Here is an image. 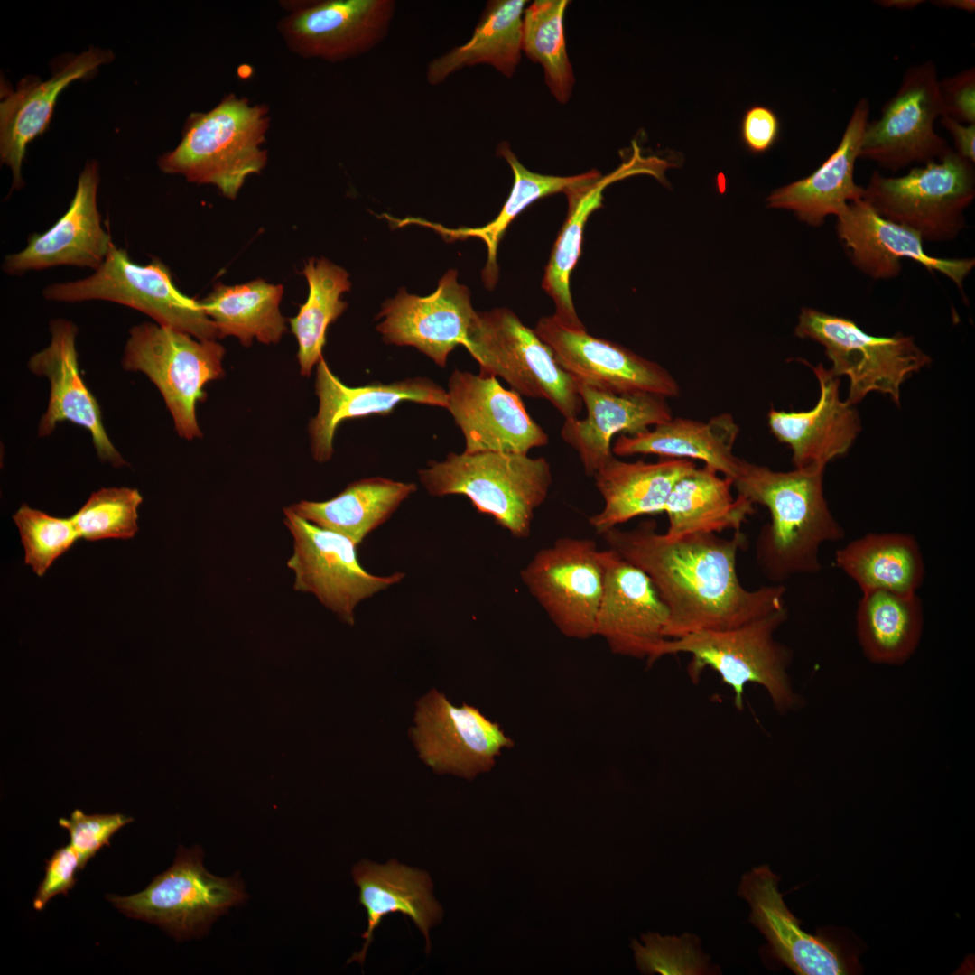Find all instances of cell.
<instances>
[{"label":"cell","mask_w":975,"mask_h":975,"mask_svg":"<svg viewBox=\"0 0 975 975\" xmlns=\"http://www.w3.org/2000/svg\"><path fill=\"white\" fill-rule=\"evenodd\" d=\"M283 513L293 538V552L287 561L294 572L293 589L313 594L344 622L353 625L359 602L404 578L403 572L369 573L359 563L357 545L350 539L303 519L289 507Z\"/></svg>","instance_id":"obj_13"},{"label":"cell","mask_w":975,"mask_h":975,"mask_svg":"<svg viewBox=\"0 0 975 975\" xmlns=\"http://www.w3.org/2000/svg\"><path fill=\"white\" fill-rule=\"evenodd\" d=\"M856 610L857 638L872 663L900 665L916 651L923 634L924 608L917 593L861 592Z\"/></svg>","instance_id":"obj_37"},{"label":"cell","mask_w":975,"mask_h":975,"mask_svg":"<svg viewBox=\"0 0 975 975\" xmlns=\"http://www.w3.org/2000/svg\"><path fill=\"white\" fill-rule=\"evenodd\" d=\"M836 230L851 263L876 280L896 277L902 259H911L929 272L951 279L963 294V283L975 266L974 258L929 255L915 231L878 214L865 200L850 202L837 217Z\"/></svg>","instance_id":"obj_22"},{"label":"cell","mask_w":975,"mask_h":975,"mask_svg":"<svg viewBox=\"0 0 975 975\" xmlns=\"http://www.w3.org/2000/svg\"><path fill=\"white\" fill-rule=\"evenodd\" d=\"M779 879L762 865L746 873L738 888L750 905V922L767 940L772 956L799 975L859 973L861 949L841 930L804 932L778 890Z\"/></svg>","instance_id":"obj_12"},{"label":"cell","mask_w":975,"mask_h":975,"mask_svg":"<svg viewBox=\"0 0 975 975\" xmlns=\"http://www.w3.org/2000/svg\"><path fill=\"white\" fill-rule=\"evenodd\" d=\"M50 332L49 346L33 354L28 363L30 370L47 377L51 385L48 406L39 423V435L48 436L57 423L70 421L90 432L102 461L116 468L125 465L106 432L96 398L81 377L76 349L77 326L70 320L56 319L50 323Z\"/></svg>","instance_id":"obj_25"},{"label":"cell","mask_w":975,"mask_h":975,"mask_svg":"<svg viewBox=\"0 0 975 975\" xmlns=\"http://www.w3.org/2000/svg\"><path fill=\"white\" fill-rule=\"evenodd\" d=\"M924 1L921 0H881L878 5L884 7H895L896 9H913Z\"/></svg>","instance_id":"obj_51"},{"label":"cell","mask_w":975,"mask_h":975,"mask_svg":"<svg viewBox=\"0 0 975 975\" xmlns=\"http://www.w3.org/2000/svg\"><path fill=\"white\" fill-rule=\"evenodd\" d=\"M633 148L634 153L629 160L614 172L565 192L568 215L554 243L542 287L555 304L553 316L569 328L586 329L572 302L570 279L580 257L584 227L590 215L602 206L603 190L614 181L639 173L652 174L665 182L664 172L671 167V163L655 156H642L636 142H633Z\"/></svg>","instance_id":"obj_30"},{"label":"cell","mask_w":975,"mask_h":975,"mask_svg":"<svg viewBox=\"0 0 975 975\" xmlns=\"http://www.w3.org/2000/svg\"><path fill=\"white\" fill-rule=\"evenodd\" d=\"M45 299L61 302L108 301L138 310L157 324L182 331L200 340L218 337L213 321L200 302L174 285L169 269L159 260L141 265L127 252L111 246L105 261L94 273L80 280L46 286Z\"/></svg>","instance_id":"obj_9"},{"label":"cell","mask_w":975,"mask_h":975,"mask_svg":"<svg viewBox=\"0 0 975 975\" xmlns=\"http://www.w3.org/2000/svg\"><path fill=\"white\" fill-rule=\"evenodd\" d=\"M568 0H535L524 11L522 51L544 70L553 97L565 104L571 96L574 75L568 58L564 14Z\"/></svg>","instance_id":"obj_42"},{"label":"cell","mask_w":975,"mask_h":975,"mask_svg":"<svg viewBox=\"0 0 975 975\" xmlns=\"http://www.w3.org/2000/svg\"><path fill=\"white\" fill-rule=\"evenodd\" d=\"M942 116L975 124V69L963 70L939 80Z\"/></svg>","instance_id":"obj_47"},{"label":"cell","mask_w":975,"mask_h":975,"mask_svg":"<svg viewBox=\"0 0 975 975\" xmlns=\"http://www.w3.org/2000/svg\"><path fill=\"white\" fill-rule=\"evenodd\" d=\"M779 132L778 116L768 107L751 106L742 116L741 141L753 153H764L771 149L779 137Z\"/></svg>","instance_id":"obj_48"},{"label":"cell","mask_w":975,"mask_h":975,"mask_svg":"<svg viewBox=\"0 0 975 975\" xmlns=\"http://www.w3.org/2000/svg\"><path fill=\"white\" fill-rule=\"evenodd\" d=\"M359 888V903L367 915V928L360 952L348 961L364 962L373 933L387 915L401 913L409 916L422 933L429 951V930L441 917V907L434 899L428 874L391 860L384 865L363 860L352 870Z\"/></svg>","instance_id":"obj_32"},{"label":"cell","mask_w":975,"mask_h":975,"mask_svg":"<svg viewBox=\"0 0 975 975\" xmlns=\"http://www.w3.org/2000/svg\"><path fill=\"white\" fill-rule=\"evenodd\" d=\"M81 870L78 853L69 844L57 849L46 861L45 876L33 899V908L42 910L56 895H68L76 884V872Z\"/></svg>","instance_id":"obj_46"},{"label":"cell","mask_w":975,"mask_h":975,"mask_svg":"<svg viewBox=\"0 0 975 975\" xmlns=\"http://www.w3.org/2000/svg\"><path fill=\"white\" fill-rule=\"evenodd\" d=\"M601 559L604 581L594 636L614 654L652 664L666 639L669 610L643 571L609 548L601 551Z\"/></svg>","instance_id":"obj_20"},{"label":"cell","mask_w":975,"mask_h":975,"mask_svg":"<svg viewBox=\"0 0 975 975\" xmlns=\"http://www.w3.org/2000/svg\"><path fill=\"white\" fill-rule=\"evenodd\" d=\"M416 488L414 483L373 477L350 483L329 500H302L288 507L303 519L348 537L358 546Z\"/></svg>","instance_id":"obj_39"},{"label":"cell","mask_w":975,"mask_h":975,"mask_svg":"<svg viewBox=\"0 0 975 975\" xmlns=\"http://www.w3.org/2000/svg\"><path fill=\"white\" fill-rule=\"evenodd\" d=\"M410 735L420 758L436 773L472 779L489 771L502 749L514 746L500 726L478 708L452 705L432 689L417 701Z\"/></svg>","instance_id":"obj_17"},{"label":"cell","mask_w":975,"mask_h":975,"mask_svg":"<svg viewBox=\"0 0 975 975\" xmlns=\"http://www.w3.org/2000/svg\"><path fill=\"white\" fill-rule=\"evenodd\" d=\"M733 481L706 465L684 474L664 506L669 526L664 534L680 538L692 534L740 531L754 512V504L731 493Z\"/></svg>","instance_id":"obj_35"},{"label":"cell","mask_w":975,"mask_h":975,"mask_svg":"<svg viewBox=\"0 0 975 975\" xmlns=\"http://www.w3.org/2000/svg\"><path fill=\"white\" fill-rule=\"evenodd\" d=\"M520 578L562 635L576 639L594 636L604 569L593 540L557 539L533 556Z\"/></svg>","instance_id":"obj_14"},{"label":"cell","mask_w":975,"mask_h":975,"mask_svg":"<svg viewBox=\"0 0 975 975\" xmlns=\"http://www.w3.org/2000/svg\"><path fill=\"white\" fill-rule=\"evenodd\" d=\"M835 564L860 589L917 593L925 564L915 537L905 533H868L835 553Z\"/></svg>","instance_id":"obj_36"},{"label":"cell","mask_w":975,"mask_h":975,"mask_svg":"<svg viewBox=\"0 0 975 975\" xmlns=\"http://www.w3.org/2000/svg\"><path fill=\"white\" fill-rule=\"evenodd\" d=\"M941 124L951 134L957 153L970 162H975V124H964L948 116L941 117Z\"/></svg>","instance_id":"obj_49"},{"label":"cell","mask_w":975,"mask_h":975,"mask_svg":"<svg viewBox=\"0 0 975 975\" xmlns=\"http://www.w3.org/2000/svg\"><path fill=\"white\" fill-rule=\"evenodd\" d=\"M456 270H449L428 296L409 294L401 288L382 304L376 326L387 344L412 346L444 367L449 354L465 347L477 313L468 287L457 281Z\"/></svg>","instance_id":"obj_21"},{"label":"cell","mask_w":975,"mask_h":975,"mask_svg":"<svg viewBox=\"0 0 975 975\" xmlns=\"http://www.w3.org/2000/svg\"><path fill=\"white\" fill-rule=\"evenodd\" d=\"M608 548L643 571L669 610L666 638L731 629L785 607L781 584L747 590L737 572L746 536L692 534L669 538L655 522L602 534Z\"/></svg>","instance_id":"obj_1"},{"label":"cell","mask_w":975,"mask_h":975,"mask_svg":"<svg viewBox=\"0 0 975 975\" xmlns=\"http://www.w3.org/2000/svg\"><path fill=\"white\" fill-rule=\"evenodd\" d=\"M820 395L808 411H783L772 408L767 424L776 440L792 450L795 469H825L832 460L845 455L860 431L859 413L853 405L840 398V380L822 363L812 366Z\"/></svg>","instance_id":"obj_27"},{"label":"cell","mask_w":975,"mask_h":975,"mask_svg":"<svg viewBox=\"0 0 975 975\" xmlns=\"http://www.w3.org/2000/svg\"><path fill=\"white\" fill-rule=\"evenodd\" d=\"M794 333L823 346L831 374L850 380L845 402L853 406L870 392L887 395L899 405L902 384L931 362L912 336H873L850 319L812 308L802 309Z\"/></svg>","instance_id":"obj_8"},{"label":"cell","mask_w":975,"mask_h":975,"mask_svg":"<svg viewBox=\"0 0 975 975\" xmlns=\"http://www.w3.org/2000/svg\"><path fill=\"white\" fill-rule=\"evenodd\" d=\"M302 274L309 284L308 298L290 323L298 342L300 372L309 376L322 358L329 325L348 306L340 297L351 283L345 269L325 258L309 260Z\"/></svg>","instance_id":"obj_41"},{"label":"cell","mask_w":975,"mask_h":975,"mask_svg":"<svg viewBox=\"0 0 975 975\" xmlns=\"http://www.w3.org/2000/svg\"><path fill=\"white\" fill-rule=\"evenodd\" d=\"M786 618L785 606L731 629L666 638L654 662L669 655L689 654L691 680L697 682L707 668L715 671L733 691L738 710L743 709L745 686L755 683L766 691L777 711L786 713L799 704L788 674L790 651L775 638Z\"/></svg>","instance_id":"obj_5"},{"label":"cell","mask_w":975,"mask_h":975,"mask_svg":"<svg viewBox=\"0 0 975 975\" xmlns=\"http://www.w3.org/2000/svg\"><path fill=\"white\" fill-rule=\"evenodd\" d=\"M283 292L282 285L261 279L233 286L218 283L200 303L219 338L237 337L246 347L254 339L271 344L286 331L279 308Z\"/></svg>","instance_id":"obj_40"},{"label":"cell","mask_w":975,"mask_h":975,"mask_svg":"<svg viewBox=\"0 0 975 975\" xmlns=\"http://www.w3.org/2000/svg\"><path fill=\"white\" fill-rule=\"evenodd\" d=\"M112 59L110 51L90 47L59 61L47 80L30 75L23 78L15 89L1 84L0 159L12 172L13 189L23 186L21 170L26 147L47 128L61 91L74 80L91 76Z\"/></svg>","instance_id":"obj_24"},{"label":"cell","mask_w":975,"mask_h":975,"mask_svg":"<svg viewBox=\"0 0 975 975\" xmlns=\"http://www.w3.org/2000/svg\"><path fill=\"white\" fill-rule=\"evenodd\" d=\"M497 154L503 157L514 174V184L505 204L495 219L478 228H449L419 218H392L395 227L417 224L436 231L448 242L468 237L480 238L487 246L488 259L482 271V280L488 289H493L498 279L497 262V247L509 224L530 204L545 196L566 192L571 188L595 181L601 177L599 172L590 170L573 176H553L531 172L517 159L508 143L501 142Z\"/></svg>","instance_id":"obj_34"},{"label":"cell","mask_w":975,"mask_h":975,"mask_svg":"<svg viewBox=\"0 0 975 975\" xmlns=\"http://www.w3.org/2000/svg\"><path fill=\"white\" fill-rule=\"evenodd\" d=\"M13 518L24 549V562L39 577L79 539L71 517L52 516L23 505Z\"/></svg>","instance_id":"obj_44"},{"label":"cell","mask_w":975,"mask_h":975,"mask_svg":"<svg viewBox=\"0 0 975 975\" xmlns=\"http://www.w3.org/2000/svg\"><path fill=\"white\" fill-rule=\"evenodd\" d=\"M418 475L432 496L463 495L516 538L529 536L552 482L546 459L493 451L450 452L444 460L429 461Z\"/></svg>","instance_id":"obj_4"},{"label":"cell","mask_w":975,"mask_h":975,"mask_svg":"<svg viewBox=\"0 0 975 975\" xmlns=\"http://www.w3.org/2000/svg\"><path fill=\"white\" fill-rule=\"evenodd\" d=\"M199 847L180 846L173 864L148 887L107 899L127 916L158 924L178 939L200 935L218 915L246 898L237 878H219L202 864Z\"/></svg>","instance_id":"obj_11"},{"label":"cell","mask_w":975,"mask_h":975,"mask_svg":"<svg viewBox=\"0 0 975 975\" xmlns=\"http://www.w3.org/2000/svg\"><path fill=\"white\" fill-rule=\"evenodd\" d=\"M939 80L931 60L908 68L879 118L868 120L859 158L894 172L913 162L939 159L949 148L934 129L942 116Z\"/></svg>","instance_id":"obj_15"},{"label":"cell","mask_w":975,"mask_h":975,"mask_svg":"<svg viewBox=\"0 0 975 975\" xmlns=\"http://www.w3.org/2000/svg\"><path fill=\"white\" fill-rule=\"evenodd\" d=\"M269 126L266 105L228 94L210 110L190 114L180 144L158 165L190 182L213 185L234 200L246 180L266 165Z\"/></svg>","instance_id":"obj_3"},{"label":"cell","mask_w":975,"mask_h":975,"mask_svg":"<svg viewBox=\"0 0 975 975\" xmlns=\"http://www.w3.org/2000/svg\"><path fill=\"white\" fill-rule=\"evenodd\" d=\"M936 6L955 8L973 13L975 9L974 0H936L932 2Z\"/></svg>","instance_id":"obj_50"},{"label":"cell","mask_w":975,"mask_h":975,"mask_svg":"<svg viewBox=\"0 0 975 975\" xmlns=\"http://www.w3.org/2000/svg\"><path fill=\"white\" fill-rule=\"evenodd\" d=\"M738 432L739 428L729 413L719 414L706 422L672 417L644 432L620 435L614 442L612 453L698 460L733 479L741 460L733 453Z\"/></svg>","instance_id":"obj_33"},{"label":"cell","mask_w":975,"mask_h":975,"mask_svg":"<svg viewBox=\"0 0 975 975\" xmlns=\"http://www.w3.org/2000/svg\"><path fill=\"white\" fill-rule=\"evenodd\" d=\"M98 163L87 162L68 210L48 230L32 235L23 250L6 255L4 272L19 275L59 265L98 269L113 246L98 209Z\"/></svg>","instance_id":"obj_23"},{"label":"cell","mask_w":975,"mask_h":975,"mask_svg":"<svg viewBox=\"0 0 975 975\" xmlns=\"http://www.w3.org/2000/svg\"><path fill=\"white\" fill-rule=\"evenodd\" d=\"M576 385L587 416L565 419L561 436L577 451L589 476H593L614 455L611 440L616 434L636 435L673 417L667 398L662 395L616 394Z\"/></svg>","instance_id":"obj_28"},{"label":"cell","mask_w":975,"mask_h":975,"mask_svg":"<svg viewBox=\"0 0 975 975\" xmlns=\"http://www.w3.org/2000/svg\"><path fill=\"white\" fill-rule=\"evenodd\" d=\"M143 497L137 489L101 488L72 516L79 538L95 542L102 539H129L138 531L137 509Z\"/></svg>","instance_id":"obj_43"},{"label":"cell","mask_w":975,"mask_h":975,"mask_svg":"<svg viewBox=\"0 0 975 975\" xmlns=\"http://www.w3.org/2000/svg\"><path fill=\"white\" fill-rule=\"evenodd\" d=\"M278 23L287 47L303 58L330 62L362 55L387 35L393 0L300 1Z\"/></svg>","instance_id":"obj_16"},{"label":"cell","mask_w":975,"mask_h":975,"mask_svg":"<svg viewBox=\"0 0 975 975\" xmlns=\"http://www.w3.org/2000/svg\"><path fill=\"white\" fill-rule=\"evenodd\" d=\"M534 331L575 383L616 394L680 395L677 381L661 365L586 329L569 328L552 315L541 318Z\"/></svg>","instance_id":"obj_18"},{"label":"cell","mask_w":975,"mask_h":975,"mask_svg":"<svg viewBox=\"0 0 975 975\" xmlns=\"http://www.w3.org/2000/svg\"><path fill=\"white\" fill-rule=\"evenodd\" d=\"M697 467L687 459L626 462L614 455L593 475L604 506L590 517L600 535L635 517L664 513L675 483Z\"/></svg>","instance_id":"obj_31"},{"label":"cell","mask_w":975,"mask_h":975,"mask_svg":"<svg viewBox=\"0 0 975 975\" xmlns=\"http://www.w3.org/2000/svg\"><path fill=\"white\" fill-rule=\"evenodd\" d=\"M869 111L868 100L859 98L833 153L811 175L771 192L767 207L792 210L801 221L820 226L862 199L864 187L855 182L854 167Z\"/></svg>","instance_id":"obj_29"},{"label":"cell","mask_w":975,"mask_h":975,"mask_svg":"<svg viewBox=\"0 0 975 975\" xmlns=\"http://www.w3.org/2000/svg\"><path fill=\"white\" fill-rule=\"evenodd\" d=\"M465 348L480 375L499 376L520 395L550 402L565 419L580 413L583 403L573 378L511 310L477 311Z\"/></svg>","instance_id":"obj_7"},{"label":"cell","mask_w":975,"mask_h":975,"mask_svg":"<svg viewBox=\"0 0 975 975\" xmlns=\"http://www.w3.org/2000/svg\"><path fill=\"white\" fill-rule=\"evenodd\" d=\"M525 4V0L488 1L469 40L429 62L428 83L440 85L452 73L478 64L491 65L512 77L521 59Z\"/></svg>","instance_id":"obj_38"},{"label":"cell","mask_w":975,"mask_h":975,"mask_svg":"<svg viewBox=\"0 0 975 975\" xmlns=\"http://www.w3.org/2000/svg\"><path fill=\"white\" fill-rule=\"evenodd\" d=\"M823 472L816 468L775 471L740 460L732 479L738 495L770 514L757 536L756 556L773 582L819 572L822 546L845 537L825 499Z\"/></svg>","instance_id":"obj_2"},{"label":"cell","mask_w":975,"mask_h":975,"mask_svg":"<svg viewBox=\"0 0 975 975\" xmlns=\"http://www.w3.org/2000/svg\"><path fill=\"white\" fill-rule=\"evenodd\" d=\"M132 821L122 813L88 815L76 809L70 818H60L59 824L68 831L82 870L102 847L109 845L114 833Z\"/></svg>","instance_id":"obj_45"},{"label":"cell","mask_w":975,"mask_h":975,"mask_svg":"<svg viewBox=\"0 0 975 975\" xmlns=\"http://www.w3.org/2000/svg\"><path fill=\"white\" fill-rule=\"evenodd\" d=\"M224 348L215 340L194 339L188 333L144 322L130 330L122 365L150 378L178 434L193 440L201 437L196 404L205 398V385L224 376Z\"/></svg>","instance_id":"obj_10"},{"label":"cell","mask_w":975,"mask_h":975,"mask_svg":"<svg viewBox=\"0 0 975 975\" xmlns=\"http://www.w3.org/2000/svg\"><path fill=\"white\" fill-rule=\"evenodd\" d=\"M315 391L319 410L310 422L309 433L311 454L318 462L330 460L335 432L345 420L387 414L404 401L444 408L447 405V391L427 377L348 386L331 372L323 357L317 364Z\"/></svg>","instance_id":"obj_26"},{"label":"cell","mask_w":975,"mask_h":975,"mask_svg":"<svg viewBox=\"0 0 975 975\" xmlns=\"http://www.w3.org/2000/svg\"><path fill=\"white\" fill-rule=\"evenodd\" d=\"M446 408L464 435V452L528 454L548 444L547 433L528 413L521 395L495 376L455 369Z\"/></svg>","instance_id":"obj_19"},{"label":"cell","mask_w":975,"mask_h":975,"mask_svg":"<svg viewBox=\"0 0 975 975\" xmlns=\"http://www.w3.org/2000/svg\"><path fill=\"white\" fill-rule=\"evenodd\" d=\"M974 197V163L948 148L939 159L902 176L887 177L875 171L862 199L924 242H942L954 239L963 229L964 211Z\"/></svg>","instance_id":"obj_6"}]
</instances>
